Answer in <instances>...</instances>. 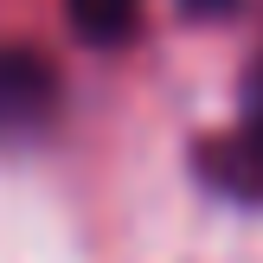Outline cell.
Listing matches in <instances>:
<instances>
[{"mask_svg": "<svg viewBox=\"0 0 263 263\" xmlns=\"http://www.w3.org/2000/svg\"><path fill=\"white\" fill-rule=\"evenodd\" d=\"M199 174L212 180L225 199L263 205V71L251 77V97H244L238 128H225L218 141L199 148Z\"/></svg>", "mask_w": 263, "mask_h": 263, "instance_id": "obj_1", "label": "cell"}, {"mask_svg": "<svg viewBox=\"0 0 263 263\" xmlns=\"http://www.w3.org/2000/svg\"><path fill=\"white\" fill-rule=\"evenodd\" d=\"M58 103V77L39 51H0V135H20V128H39Z\"/></svg>", "mask_w": 263, "mask_h": 263, "instance_id": "obj_2", "label": "cell"}, {"mask_svg": "<svg viewBox=\"0 0 263 263\" xmlns=\"http://www.w3.org/2000/svg\"><path fill=\"white\" fill-rule=\"evenodd\" d=\"M135 7L141 0H71V26L97 45H116V39L135 26Z\"/></svg>", "mask_w": 263, "mask_h": 263, "instance_id": "obj_3", "label": "cell"}, {"mask_svg": "<svg viewBox=\"0 0 263 263\" xmlns=\"http://www.w3.org/2000/svg\"><path fill=\"white\" fill-rule=\"evenodd\" d=\"M186 7H199V13H218V7H225V0H186Z\"/></svg>", "mask_w": 263, "mask_h": 263, "instance_id": "obj_4", "label": "cell"}]
</instances>
